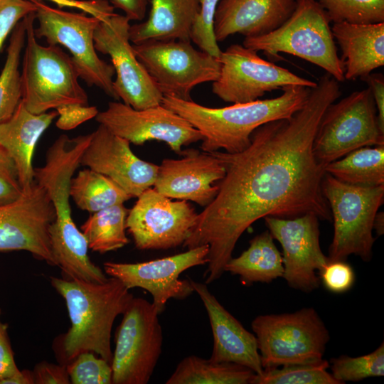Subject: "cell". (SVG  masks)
Returning a JSON list of instances; mask_svg holds the SVG:
<instances>
[{
	"label": "cell",
	"mask_w": 384,
	"mask_h": 384,
	"mask_svg": "<svg viewBox=\"0 0 384 384\" xmlns=\"http://www.w3.org/2000/svg\"><path fill=\"white\" fill-rule=\"evenodd\" d=\"M48 1L58 8H73L103 20L114 14V7L107 0H36Z\"/></svg>",
	"instance_id": "cell-41"
},
{
	"label": "cell",
	"mask_w": 384,
	"mask_h": 384,
	"mask_svg": "<svg viewBox=\"0 0 384 384\" xmlns=\"http://www.w3.org/2000/svg\"><path fill=\"white\" fill-rule=\"evenodd\" d=\"M324 171L338 181L351 185H384V145L353 150L326 164Z\"/></svg>",
	"instance_id": "cell-28"
},
{
	"label": "cell",
	"mask_w": 384,
	"mask_h": 384,
	"mask_svg": "<svg viewBox=\"0 0 384 384\" xmlns=\"http://www.w3.org/2000/svg\"><path fill=\"white\" fill-rule=\"evenodd\" d=\"M331 22L377 23L384 22V0H315Z\"/></svg>",
	"instance_id": "cell-34"
},
{
	"label": "cell",
	"mask_w": 384,
	"mask_h": 384,
	"mask_svg": "<svg viewBox=\"0 0 384 384\" xmlns=\"http://www.w3.org/2000/svg\"><path fill=\"white\" fill-rule=\"evenodd\" d=\"M265 224L282 248V277L289 287L305 293L319 287L320 272L329 259L321 248L319 217L312 213L293 218L267 216Z\"/></svg>",
	"instance_id": "cell-17"
},
{
	"label": "cell",
	"mask_w": 384,
	"mask_h": 384,
	"mask_svg": "<svg viewBox=\"0 0 384 384\" xmlns=\"http://www.w3.org/2000/svg\"><path fill=\"white\" fill-rule=\"evenodd\" d=\"M129 144L100 124L92 133L80 166L107 176L132 198H137L154 185L159 166L137 156Z\"/></svg>",
	"instance_id": "cell-19"
},
{
	"label": "cell",
	"mask_w": 384,
	"mask_h": 384,
	"mask_svg": "<svg viewBox=\"0 0 384 384\" xmlns=\"http://www.w3.org/2000/svg\"><path fill=\"white\" fill-rule=\"evenodd\" d=\"M321 188L334 223L329 261L346 260L355 255L363 262H370L375 241L373 221L383 203L384 185H351L326 173Z\"/></svg>",
	"instance_id": "cell-6"
},
{
	"label": "cell",
	"mask_w": 384,
	"mask_h": 384,
	"mask_svg": "<svg viewBox=\"0 0 384 384\" xmlns=\"http://www.w3.org/2000/svg\"><path fill=\"white\" fill-rule=\"evenodd\" d=\"M189 280L193 292L201 298L210 321L213 338L210 359L236 363L251 369L257 375L262 373L264 369L255 335L225 309L206 283Z\"/></svg>",
	"instance_id": "cell-21"
},
{
	"label": "cell",
	"mask_w": 384,
	"mask_h": 384,
	"mask_svg": "<svg viewBox=\"0 0 384 384\" xmlns=\"http://www.w3.org/2000/svg\"><path fill=\"white\" fill-rule=\"evenodd\" d=\"M7 328L0 319V382L19 370L14 361Z\"/></svg>",
	"instance_id": "cell-43"
},
{
	"label": "cell",
	"mask_w": 384,
	"mask_h": 384,
	"mask_svg": "<svg viewBox=\"0 0 384 384\" xmlns=\"http://www.w3.org/2000/svg\"><path fill=\"white\" fill-rule=\"evenodd\" d=\"M113 7L122 10L129 21L144 18L149 0H110Z\"/></svg>",
	"instance_id": "cell-45"
},
{
	"label": "cell",
	"mask_w": 384,
	"mask_h": 384,
	"mask_svg": "<svg viewBox=\"0 0 384 384\" xmlns=\"http://www.w3.org/2000/svg\"><path fill=\"white\" fill-rule=\"evenodd\" d=\"M331 31L342 53L345 80H363L384 65V22L334 23Z\"/></svg>",
	"instance_id": "cell-24"
},
{
	"label": "cell",
	"mask_w": 384,
	"mask_h": 384,
	"mask_svg": "<svg viewBox=\"0 0 384 384\" xmlns=\"http://www.w3.org/2000/svg\"><path fill=\"white\" fill-rule=\"evenodd\" d=\"M251 326L263 369L318 362L330 340L328 329L313 307L260 315Z\"/></svg>",
	"instance_id": "cell-7"
},
{
	"label": "cell",
	"mask_w": 384,
	"mask_h": 384,
	"mask_svg": "<svg viewBox=\"0 0 384 384\" xmlns=\"http://www.w3.org/2000/svg\"><path fill=\"white\" fill-rule=\"evenodd\" d=\"M220 0H199L200 7L193 23L190 38L199 48L219 58L221 50L215 39L213 22Z\"/></svg>",
	"instance_id": "cell-36"
},
{
	"label": "cell",
	"mask_w": 384,
	"mask_h": 384,
	"mask_svg": "<svg viewBox=\"0 0 384 384\" xmlns=\"http://www.w3.org/2000/svg\"><path fill=\"white\" fill-rule=\"evenodd\" d=\"M329 368V361L323 358L311 363L264 369L255 375L252 384H340L327 371Z\"/></svg>",
	"instance_id": "cell-32"
},
{
	"label": "cell",
	"mask_w": 384,
	"mask_h": 384,
	"mask_svg": "<svg viewBox=\"0 0 384 384\" xmlns=\"http://www.w3.org/2000/svg\"><path fill=\"white\" fill-rule=\"evenodd\" d=\"M32 371L34 384L70 383L65 365H58L42 361L36 364Z\"/></svg>",
	"instance_id": "cell-42"
},
{
	"label": "cell",
	"mask_w": 384,
	"mask_h": 384,
	"mask_svg": "<svg viewBox=\"0 0 384 384\" xmlns=\"http://www.w3.org/2000/svg\"><path fill=\"white\" fill-rule=\"evenodd\" d=\"M255 375L241 365L190 356L181 361L166 383L252 384Z\"/></svg>",
	"instance_id": "cell-27"
},
{
	"label": "cell",
	"mask_w": 384,
	"mask_h": 384,
	"mask_svg": "<svg viewBox=\"0 0 384 384\" xmlns=\"http://www.w3.org/2000/svg\"><path fill=\"white\" fill-rule=\"evenodd\" d=\"M58 115L56 110L32 113L21 101L11 117L0 122V145L13 160L22 189L28 188L34 182L35 147Z\"/></svg>",
	"instance_id": "cell-23"
},
{
	"label": "cell",
	"mask_w": 384,
	"mask_h": 384,
	"mask_svg": "<svg viewBox=\"0 0 384 384\" xmlns=\"http://www.w3.org/2000/svg\"><path fill=\"white\" fill-rule=\"evenodd\" d=\"M25 18L11 32L6 58L0 74V122L11 117L22 100L20 58L26 41Z\"/></svg>",
	"instance_id": "cell-31"
},
{
	"label": "cell",
	"mask_w": 384,
	"mask_h": 384,
	"mask_svg": "<svg viewBox=\"0 0 384 384\" xmlns=\"http://www.w3.org/2000/svg\"><path fill=\"white\" fill-rule=\"evenodd\" d=\"M55 217L48 194L34 181L16 200L0 204V252L24 250L55 265L49 235Z\"/></svg>",
	"instance_id": "cell-14"
},
{
	"label": "cell",
	"mask_w": 384,
	"mask_h": 384,
	"mask_svg": "<svg viewBox=\"0 0 384 384\" xmlns=\"http://www.w3.org/2000/svg\"><path fill=\"white\" fill-rule=\"evenodd\" d=\"M0 384H34L33 371L19 370L13 375L2 380Z\"/></svg>",
	"instance_id": "cell-46"
},
{
	"label": "cell",
	"mask_w": 384,
	"mask_h": 384,
	"mask_svg": "<svg viewBox=\"0 0 384 384\" xmlns=\"http://www.w3.org/2000/svg\"><path fill=\"white\" fill-rule=\"evenodd\" d=\"M311 90L302 85H288L282 88V93L278 97L220 108L171 96H164L161 105L200 131L203 137L201 145L203 151L223 149L235 153L250 145L251 135L257 127L270 121L289 118L302 108Z\"/></svg>",
	"instance_id": "cell-2"
},
{
	"label": "cell",
	"mask_w": 384,
	"mask_h": 384,
	"mask_svg": "<svg viewBox=\"0 0 384 384\" xmlns=\"http://www.w3.org/2000/svg\"><path fill=\"white\" fill-rule=\"evenodd\" d=\"M36 10L33 0H0V50L16 24Z\"/></svg>",
	"instance_id": "cell-38"
},
{
	"label": "cell",
	"mask_w": 384,
	"mask_h": 384,
	"mask_svg": "<svg viewBox=\"0 0 384 384\" xmlns=\"http://www.w3.org/2000/svg\"><path fill=\"white\" fill-rule=\"evenodd\" d=\"M97 122L129 143L142 145L156 140L166 142L181 155L182 146L202 141L203 135L186 119L163 105L142 110L117 101L99 112Z\"/></svg>",
	"instance_id": "cell-16"
},
{
	"label": "cell",
	"mask_w": 384,
	"mask_h": 384,
	"mask_svg": "<svg viewBox=\"0 0 384 384\" xmlns=\"http://www.w3.org/2000/svg\"><path fill=\"white\" fill-rule=\"evenodd\" d=\"M319 274L326 289L336 294L351 289L356 279L354 270L346 260L329 261Z\"/></svg>",
	"instance_id": "cell-37"
},
{
	"label": "cell",
	"mask_w": 384,
	"mask_h": 384,
	"mask_svg": "<svg viewBox=\"0 0 384 384\" xmlns=\"http://www.w3.org/2000/svg\"><path fill=\"white\" fill-rule=\"evenodd\" d=\"M65 366L70 383L112 384L111 364L92 352H82Z\"/></svg>",
	"instance_id": "cell-35"
},
{
	"label": "cell",
	"mask_w": 384,
	"mask_h": 384,
	"mask_svg": "<svg viewBox=\"0 0 384 384\" xmlns=\"http://www.w3.org/2000/svg\"><path fill=\"white\" fill-rule=\"evenodd\" d=\"M53 287L65 302L70 327L61 340V353L70 362L82 352H92L111 364V332L134 296L114 277L104 282L50 277Z\"/></svg>",
	"instance_id": "cell-3"
},
{
	"label": "cell",
	"mask_w": 384,
	"mask_h": 384,
	"mask_svg": "<svg viewBox=\"0 0 384 384\" xmlns=\"http://www.w3.org/2000/svg\"><path fill=\"white\" fill-rule=\"evenodd\" d=\"M133 48L163 96L191 100L194 87L214 82L220 73L218 58L195 49L188 41H148Z\"/></svg>",
	"instance_id": "cell-11"
},
{
	"label": "cell",
	"mask_w": 384,
	"mask_h": 384,
	"mask_svg": "<svg viewBox=\"0 0 384 384\" xmlns=\"http://www.w3.org/2000/svg\"><path fill=\"white\" fill-rule=\"evenodd\" d=\"M384 145L375 104L369 87L351 92L326 109L314 142L313 153L324 166L364 146Z\"/></svg>",
	"instance_id": "cell-8"
},
{
	"label": "cell",
	"mask_w": 384,
	"mask_h": 384,
	"mask_svg": "<svg viewBox=\"0 0 384 384\" xmlns=\"http://www.w3.org/2000/svg\"><path fill=\"white\" fill-rule=\"evenodd\" d=\"M129 28L124 15L114 14L100 20L94 32L95 49L111 58L116 73L113 88L118 100L136 110L160 105L164 96L137 57Z\"/></svg>",
	"instance_id": "cell-13"
},
{
	"label": "cell",
	"mask_w": 384,
	"mask_h": 384,
	"mask_svg": "<svg viewBox=\"0 0 384 384\" xmlns=\"http://www.w3.org/2000/svg\"><path fill=\"white\" fill-rule=\"evenodd\" d=\"M128 212L120 203L91 213L80 226L89 249L105 253L128 244L125 232Z\"/></svg>",
	"instance_id": "cell-30"
},
{
	"label": "cell",
	"mask_w": 384,
	"mask_h": 384,
	"mask_svg": "<svg viewBox=\"0 0 384 384\" xmlns=\"http://www.w3.org/2000/svg\"><path fill=\"white\" fill-rule=\"evenodd\" d=\"M148 19L129 28L133 44L148 41H191V31L199 0H151Z\"/></svg>",
	"instance_id": "cell-25"
},
{
	"label": "cell",
	"mask_w": 384,
	"mask_h": 384,
	"mask_svg": "<svg viewBox=\"0 0 384 384\" xmlns=\"http://www.w3.org/2000/svg\"><path fill=\"white\" fill-rule=\"evenodd\" d=\"M208 250L206 245L144 262H106L104 271L128 289L140 287L149 292L153 298L151 303L160 314L170 299H183L193 292L189 279H180L179 276L189 268L207 264Z\"/></svg>",
	"instance_id": "cell-18"
},
{
	"label": "cell",
	"mask_w": 384,
	"mask_h": 384,
	"mask_svg": "<svg viewBox=\"0 0 384 384\" xmlns=\"http://www.w3.org/2000/svg\"><path fill=\"white\" fill-rule=\"evenodd\" d=\"M373 230L378 236H381L384 233V214L383 212H378L376 213L373 221Z\"/></svg>",
	"instance_id": "cell-47"
},
{
	"label": "cell",
	"mask_w": 384,
	"mask_h": 384,
	"mask_svg": "<svg viewBox=\"0 0 384 384\" xmlns=\"http://www.w3.org/2000/svg\"><path fill=\"white\" fill-rule=\"evenodd\" d=\"M69 192L75 205L90 213L132 198L110 178L89 168L79 171L71 178Z\"/></svg>",
	"instance_id": "cell-29"
},
{
	"label": "cell",
	"mask_w": 384,
	"mask_h": 384,
	"mask_svg": "<svg viewBox=\"0 0 384 384\" xmlns=\"http://www.w3.org/2000/svg\"><path fill=\"white\" fill-rule=\"evenodd\" d=\"M58 114L56 126L62 130L73 129L97 116L99 111L95 106L70 104L55 110Z\"/></svg>",
	"instance_id": "cell-40"
},
{
	"label": "cell",
	"mask_w": 384,
	"mask_h": 384,
	"mask_svg": "<svg viewBox=\"0 0 384 384\" xmlns=\"http://www.w3.org/2000/svg\"><path fill=\"white\" fill-rule=\"evenodd\" d=\"M331 374L340 384L358 382L367 378L384 375V343L366 355L351 357L342 355L329 361Z\"/></svg>",
	"instance_id": "cell-33"
},
{
	"label": "cell",
	"mask_w": 384,
	"mask_h": 384,
	"mask_svg": "<svg viewBox=\"0 0 384 384\" xmlns=\"http://www.w3.org/2000/svg\"><path fill=\"white\" fill-rule=\"evenodd\" d=\"M330 23L326 11L315 0H297L294 12L282 26L265 35L245 37L242 45L269 56L278 58L284 53L299 57L342 82L344 68Z\"/></svg>",
	"instance_id": "cell-5"
},
{
	"label": "cell",
	"mask_w": 384,
	"mask_h": 384,
	"mask_svg": "<svg viewBox=\"0 0 384 384\" xmlns=\"http://www.w3.org/2000/svg\"><path fill=\"white\" fill-rule=\"evenodd\" d=\"M365 80L370 88L377 110L379 126L384 132V77L381 73L368 75Z\"/></svg>",
	"instance_id": "cell-44"
},
{
	"label": "cell",
	"mask_w": 384,
	"mask_h": 384,
	"mask_svg": "<svg viewBox=\"0 0 384 384\" xmlns=\"http://www.w3.org/2000/svg\"><path fill=\"white\" fill-rule=\"evenodd\" d=\"M35 12L27 15L21 72L22 102L32 113L41 114L70 104L88 105L71 56L58 46L39 44L34 33Z\"/></svg>",
	"instance_id": "cell-4"
},
{
	"label": "cell",
	"mask_w": 384,
	"mask_h": 384,
	"mask_svg": "<svg viewBox=\"0 0 384 384\" xmlns=\"http://www.w3.org/2000/svg\"><path fill=\"white\" fill-rule=\"evenodd\" d=\"M297 0H220L213 30L217 42L240 33L255 37L282 26L292 14Z\"/></svg>",
	"instance_id": "cell-22"
},
{
	"label": "cell",
	"mask_w": 384,
	"mask_h": 384,
	"mask_svg": "<svg viewBox=\"0 0 384 384\" xmlns=\"http://www.w3.org/2000/svg\"><path fill=\"white\" fill-rule=\"evenodd\" d=\"M181 159H164L158 167L154 189L169 198L191 201L206 207L215 197L225 169L212 152L183 150Z\"/></svg>",
	"instance_id": "cell-20"
},
{
	"label": "cell",
	"mask_w": 384,
	"mask_h": 384,
	"mask_svg": "<svg viewBox=\"0 0 384 384\" xmlns=\"http://www.w3.org/2000/svg\"><path fill=\"white\" fill-rule=\"evenodd\" d=\"M163 334L152 303L134 297L115 335L112 384H146L161 353Z\"/></svg>",
	"instance_id": "cell-10"
},
{
	"label": "cell",
	"mask_w": 384,
	"mask_h": 384,
	"mask_svg": "<svg viewBox=\"0 0 384 384\" xmlns=\"http://www.w3.org/2000/svg\"><path fill=\"white\" fill-rule=\"evenodd\" d=\"M33 1L38 23L34 28L36 37L45 38L48 45H61L68 49L80 78L118 100L113 88L114 67L98 56L95 47L94 32L100 20L84 12H70Z\"/></svg>",
	"instance_id": "cell-9"
},
{
	"label": "cell",
	"mask_w": 384,
	"mask_h": 384,
	"mask_svg": "<svg viewBox=\"0 0 384 384\" xmlns=\"http://www.w3.org/2000/svg\"><path fill=\"white\" fill-rule=\"evenodd\" d=\"M198 213L187 201H172L149 188L129 210L126 228L141 250L180 246L196 225Z\"/></svg>",
	"instance_id": "cell-15"
},
{
	"label": "cell",
	"mask_w": 384,
	"mask_h": 384,
	"mask_svg": "<svg viewBox=\"0 0 384 384\" xmlns=\"http://www.w3.org/2000/svg\"><path fill=\"white\" fill-rule=\"evenodd\" d=\"M218 60L220 73L213 82L212 91L226 102H251L266 92L288 85L311 88L316 85V82L261 58L257 51L243 45L230 46L221 51Z\"/></svg>",
	"instance_id": "cell-12"
},
{
	"label": "cell",
	"mask_w": 384,
	"mask_h": 384,
	"mask_svg": "<svg viewBox=\"0 0 384 384\" xmlns=\"http://www.w3.org/2000/svg\"><path fill=\"white\" fill-rule=\"evenodd\" d=\"M22 191L15 164L0 145V204L16 200Z\"/></svg>",
	"instance_id": "cell-39"
},
{
	"label": "cell",
	"mask_w": 384,
	"mask_h": 384,
	"mask_svg": "<svg viewBox=\"0 0 384 384\" xmlns=\"http://www.w3.org/2000/svg\"><path fill=\"white\" fill-rule=\"evenodd\" d=\"M341 95L339 82L326 73L302 108L289 118L257 127L246 149L212 152L225 174L183 244L188 250L208 245L207 284L223 274L238 240L259 219L312 213L331 220L321 188L324 166L316 161L312 146L323 114Z\"/></svg>",
	"instance_id": "cell-1"
},
{
	"label": "cell",
	"mask_w": 384,
	"mask_h": 384,
	"mask_svg": "<svg viewBox=\"0 0 384 384\" xmlns=\"http://www.w3.org/2000/svg\"><path fill=\"white\" fill-rule=\"evenodd\" d=\"M225 272L240 276L243 284L270 283L282 277V256L267 230L255 236L248 248L237 257H231Z\"/></svg>",
	"instance_id": "cell-26"
}]
</instances>
